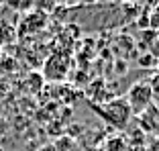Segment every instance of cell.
Listing matches in <instances>:
<instances>
[{
    "instance_id": "obj_2",
    "label": "cell",
    "mask_w": 159,
    "mask_h": 151,
    "mask_svg": "<svg viewBox=\"0 0 159 151\" xmlns=\"http://www.w3.org/2000/svg\"><path fill=\"white\" fill-rule=\"evenodd\" d=\"M126 102L131 106V112L141 117V114H145L147 110L151 108V104H153V96H151V88L147 82H137L129 88L126 92Z\"/></svg>"
},
{
    "instance_id": "obj_4",
    "label": "cell",
    "mask_w": 159,
    "mask_h": 151,
    "mask_svg": "<svg viewBox=\"0 0 159 151\" xmlns=\"http://www.w3.org/2000/svg\"><path fill=\"white\" fill-rule=\"evenodd\" d=\"M45 23H47V14L45 12H31V14H25L20 29H23L27 35H33V33H37L39 29L45 27Z\"/></svg>"
},
{
    "instance_id": "obj_3",
    "label": "cell",
    "mask_w": 159,
    "mask_h": 151,
    "mask_svg": "<svg viewBox=\"0 0 159 151\" xmlns=\"http://www.w3.org/2000/svg\"><path fill=\"white\" fill-rule=\"evenodd\" d=\"M70 55L66 51H59V53H53L49 59L45 62V76L49 80H63L70 71Z\"/></svg>"
},
{
    "instance_id": "obj_1",
    "label": "cell",
    "mask_w": 159,
    "mask_h": 151,
    "mask_svg": "<svg viewBox=\"0 0 159 151\" xmlns=\"http://www.w3.org/2000/svg\"><path fill=\"white\" fill-rule=\"evenodd\" d=\"M94 110L98 112V117H102L108 125H112L116 129H126L129 121H131L133 112H131V106L126 102V98H114V100H108L106 104L102 106H94Z\"/></svg>"
},
{
    "instance_id": "obj_6",
    "label": "cell",
    "mask_w": 159,
    "mask_h": 151,
    "mask_svg": "<svg viewBox=\"0 0 159 151\" xmlns=\"http://www.w3.org/2000/svg\"><path fill=\"white\" fill-rule=\"evenodd\" d=\"M149 88H151V96H153V100L159 102V74L149 82Z\"/></svg>"
},
{
    "instance_id": "obj_5",
    "label": "cell",
    "mask_w": 159,
    "mask_h": 151,
    "mask_svg": "<svg viewBox=\"0 0 159 151\" xmlns=\"http://www.w3.org/2000/svg\"><path fill=\"white\" fill-rule=\"evenodd\" d=\"M16 70L19 67H16V62L12 57L2 55V59H0V74H8V71H16Z\"/></svg>"
},
{
    "instance_id": "obj_7",
    "label": "cell",
    "mask_w": 159,
    "mask_h": 151,
    "mask_svg": "<svg viewBox=\"0 0 159 151\" xmlns=\"http://www.w3.org/2000/svg\"><path fill=\"white\" fill-rule=\"evenodd\" d=\"M2 55H4V53H2V47H0V59H2Z\"/></svg>"
}]
</instances>
